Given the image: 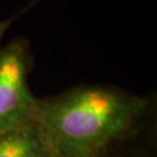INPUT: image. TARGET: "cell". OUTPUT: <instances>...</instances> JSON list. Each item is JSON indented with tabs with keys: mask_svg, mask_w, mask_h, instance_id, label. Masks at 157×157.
Segmentation results:
<instances>
[{
	"mask_svg": "<svg viewBox=\"0 0 157 157\" xmlns=\"http://www.w3.org/2000/svg\"><path fill=\"white\" fill-rule=\"evenodd\" d=\"M29 43L17 39L0 49V132L35 124L39 99L28 87Z\"/></svg>",
	"mask_w": 157,
	"mask_h": 157,
	"instance_id": "7a4b0ae2",
	"label": "cell"
},
{
	"mask_svg": "<svg viewBox=\"0 0 157 157\" xmlns=\"http://www.w3.org/2000/svg\"><path fill=\"white\" fill-rule=\"evenodd\" d=\"M144 98L106 86H80L39 100L35 124L50 154L100 157L132 134L146 111Z\"/></svg>",
	"mask_w": 157,
	"mask_h": 157,
	"instance_id": "6da1fadb",
	"label": "cell"
},
{
	"mask_svg": "<svg viewBox=\"0 0 157 157\" xmlns=\"http://www.w3.org/2000/svg\"><path fill=\"white\" fill-rule=\"evenodd\" d=\"M48 157H58V156H56V155H54V154H49V156Z\"/></svg>",
	"mask_w": 157,
	"mask_h": 157,
	"instance_id": "5b68a950",
	"label": "cell"
},
{
	"mask_svg": "<svg viewBox=\"0 0 157 157\" xmlns=\"http://www.w3.org/2000/svg\"><path fill=\"white\" fill-rule=\"evenodd\" d=\"M14 21V17L13 19H8V20H5V21H0V49L2 48L1 47V41H2V37H4V35L5 33L7 32V29L10 28V26H11V23Z\"/></svg>",
	"mask_w": 157,
	"mask_h": 157,
	"instance_id": "277c9868",
	"label": "cell"
},
{
	"mask_svg": "<svg viewBox=\"0 0 157 157\" xmlns=\"http://www.w3.org/2000/svg\"><path fill=\"white\" fill-rule=\"evenodd\" d=\"M49 154L36 124L0 132V157H48Z\"/></svg>",
	"mask_w": 157,
	"mask_h": 157,
	"instance_id": "3957f363",
	"label": "cell"
}]
</instances>
